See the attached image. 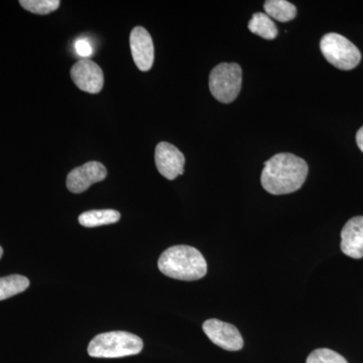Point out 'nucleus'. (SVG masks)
<instances>
[{"mask_svg":"<svg viewBox=\"0 0 363 363\" xmlns=\"http://www.w3.org/2000/svg\"><path fill=\"white\" fill-rule=\"evenodd\" d=\"M308 172L309 167L304 160L289 152H281L264 162L260 181L269 194H291L304 185Z\"/></svg>","mask_w":363,"mask_h":363,"instance_id":"f257e3e1","label":"nucleus"},{"mask_svg":"<svg viewBox=\"0 0 363 363\" xmlns=\"http://www.w3.org/2000/svg\"><path fill=\"white\" fill-rule=\"evenodd\" d=\"M160 271L179 281H197L207 274L206 259L197 248L175 245L164 250L157 262Z\"/></svg>","mask_w":363,"mask_h":363,"instance_id":"f03ea898","label":"nucleus"},{"mask_svg":"<svg viewBox=\"0 0 363 363\" xmlns=\"http://www.w3.org/2000/svg\"><path fill=\"white\" fill-rule=\"evenodd\" d=\"M142 338L125 331L99 334L90 341L88 354L97 358H119L136 355L143 350Z\"/></svg>","mask_w":363,"mask_h":363,"instance_id":"7ed1b4c3","label":"nucleus"},{"mask_svg":"<svg viewBox=\"0 0 363 363\" xmlns=\"http://www.w3.org/2000/svg\"><path fill=\"white\" fill-rule=\"evenodd\" d=\"M242 85V70L236 63H221L209 76V89L221 104H231L238 98Z\"/></svg>","mask_w":363,"mask_h":363,"instance_id":"20e7f679","label":"nucleus"},{"mask_svg":"<svg viewBox=\"0 0 363 363\" xmlns=\"http://www.w3.org/2000/svg\"><path fill=\"white\" fill-rule=\"evenodd\" d=\"M320 49L325 59L340 70H352L362 60V54L357 45L339 33L325 35L320 42Z\"/></svg>","mask_w":363,"mask_h":363,"instance_id":"39448f33","label":"nucleus"},{"mask_svg":"<svg viewBox=\"0 0 363 363\" xmlns=\"http://www.w3.org/2000/svg\"><path fill=\"white\" fill-rule=\"evenodd\" d=\"M203 331L219 347L228 351L242 350L243 338L240 332L233 324L218 319H209L203 323Z\"/></svg>","mask_w":363,"mask_h":363,"instance_id":"423d86ee","label":"nucleus"},{"mask_svg":"<svg viewBox=\"0 0 363 363\" xmlns=\"http://www.w3.org/2000/svg\"><path fill=\"white\" fill-rule=\"evenodd\" d=\"M71 78L79 89L90 94H96L104 88V72L89 59L80 60L72 67Z\"/></svg>","mask_w":363,"mask_h":363,"instance_id":"0eeeda50","label":"nucleus"},{"mask_svg":"<svg viewBox=\"0 0 363 363\" xmlns=\"http://www.w3.org/2000/svg\"><path fill=\"white\" fill-rule=\"evenodd\" d=\"M155 162L159 173L168 180H175L184 174L185 156L172 143L162 142L157 145Z\"/></svg>","mask_w":363,"mask_h":363,"instance_id":"6e6552de","label":"nucleus"},{"mask_svg":"<svg viewBox=\"0 0 363 363\" xmlns=\"http://www.w3.org/2000/svg\"><path fill=\"white\" fill-rule=\"evenodd\" d=\"M107 177V169L99 162H88L83 166L72 169L67 177V188L72 193L80 194L85 192L93 184L104 181Z\"/></svg>","mask_w":363,"mask_h":363,"instance_id":"1a4fd4ad","label":"nucleus"},{"mask_svg":"<svg viewBox=\"0 0 363 363\" xmlns=\"http://www.w3.org/2000/svg\"><path fill=\"white\" fill-rule=\"evenodd\" d=\"M130 51L133 61L142 72L152 69L155 61V48L150 33L143 26H135L130 33Z\"/></svg>","mask_w":363,"mask_h":363,"instance_id":"9d476101","label":"nucleus"},{"mask_svg":"<svg viewBox=\"0 0 363 363\" xmlns=\"http://www.w3.org/2000/svg\"><path fill=\"white\" fill-rule=\"evenodd\" d=\"M341 250L352 259L363 257V216H357L346 222L341 231Z\"/></svg>","mask_w":363,"mask_h":363,"instance_id":"9b49d317","label":"nucleus"},{"mask_svg":"<svg viewBox=\"0 0 363 363\" xmlns=\"http://www.w3.org/2000/svg\"><path fill=\"white\" fill-rule=\"evenodd\" d=\"M121 215L113 209L90 210L80 214L78 220L84 227H98L109 225L121 220Z\"/></svg>","mask_w":363,"mask_h":363,"instance_id":"f8f14e48","label":"nucleus"},{"mask_svg":"<svg viewBox=\"0 0 363 363\" xmlns=\"http://www.w3.org/2000/svg\"><path fill=\"white\" fill-rule=\"evenodd\" d=\"M248 30L264 40H274L278 35V28L274 21L267 13L253 14L248 23Z\"/></svg>","mask_w":363,"mask_h":363,"instance_id":"ddd939ff","label":"nucleus"},{"mask_svg":"<svg viewBox=\"0 0 363 363\" xmlns=\"http://www.w3.org/2000/svg\"><path fill=\"white\" fill-rule=\"evenodd\" d=\"M264 9L272 20L281 23L292 21L297 16L296 6L286 0H269L264 2Z\"/></svg>","mask_w":363,"mask_h":363,"instance_id":"4468645a","label":"nucleus"},{"mask_svg":"<svg viewBox=\"0 0 363 363\" xmlns=\"http://www.w3.org/2000/svg\"><path fill=\"white\" fill-rule=\"evenodd\" d=\"M28 286H30L28 279L21 274H11V276L0 278V301L25 292Z\"/></svg>","mask_w":363,"mask_h":363,"instance_id":"2eb2a0df","label":"nucleus"},{"mask_svg":"<svg viewBox=\"0 0 363 363\" xmlns=\"http://www.w3.org/2000/svg\"><path fill=\"white\" fill-rule=\"evenodd\" d=\"M20 4L26 11L35 14H49L59 9V0H21Z\"/></svg>","mask_w":363,"mask_h":363,"instance_id":"dca6fc26","label":"nucleus"},{"mask_svg":"<svg viewBox=\"0 0 363 363\" xmlns=\"http://www.w3.org/2000/svg\"><path fill=\"white\" fill-rule=\"evenodd\" d=\"M306 363H348L347 360L335 352V351L328 350V348H320L310 353Z\"/></svg>","mask_w":363,"mask_h":363,"instance_id":"f3484780","label":"nucleus"},{"mask_svg":"<svg viewBox=\"0 0 363 363\" xmlns=\"http://www.w3.org/2000/svg\"><path fill=\"white\" fill-rule=\"evenodd\" d=\"M76 51H77L78 54L80 55L83 58H87L89 57L91 54H92V48L89 43L86 40H79L77 43H76Z\"/></svg>","mask_w":363,"mask_h":363,"instance_id":"a211bd4d","label":"nucleus"},{"mask_svg":"<svg viewBox=\"0 0 363 363\" xmlns=\"http://www.w3.org/2000/svg\"><path fill=\"white\" fill-rule=\"evenodd\" d=\"M357 143L358 147H359L360 150L363 152V126L360 128L359 130L357 131Z\"/></svg>","mask_w":363,"mask_h":363,"instance_id":"6ab92c4d","label":"nucleus"},{"mask_svg":"<svg viewBox=\"0 0 363 363\" xmlns=\"http://www.w3.org/2000/svg\"><path fill=\"white\" fill-rule=\"evenodd\" d=\"M2 255H4V250L0 247V259H1Z\"/></svg>","mask_w":363,"mask_h":363,"instance_id":"aec40b11","label":"nucleus"}]
</instances>
